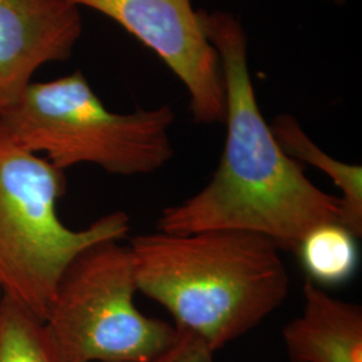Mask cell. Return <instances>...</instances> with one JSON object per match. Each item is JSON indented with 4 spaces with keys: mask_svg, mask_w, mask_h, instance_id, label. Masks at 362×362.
<instances>
[{
    "mask_svg": "<svg viewBox=\"0 0 362 362\" xmlns=\"http://www.w3.org/2000/svg\"><path fill=\"white\" fill-rule=\"evenodd\" d=\"M272 134L286 155L298 163L313 165L327 175L338 187L341 196L339 223L362 236V168L361 165L346 164L325 153L302 129L296 117L281 115L272 122Z\"/></svg>",
    "mask_w": 362,
    "mask_h": 362,
    "instance_id": "9",
    "label": "cell"
},
{
    "mask_svg": "<svg viewBox=\"0 0 362 362\" xmlns=\"http://www.w3.org/2000/svg\"><path fill=\"white\" fill-rule=\"evenodd\" d=\"M66 1L104 13L156 52L187 88L196 122H224L226 91L219 54L200 26L191 0Z\"/></svg>",
    "mask_w": 362,
    "mask_h": 362,
    "instance_id": "6",
    "label": "cell"
},
{
    "mask_svg": "<svg viewBox=\"0 0 362 362\" xmlns=\"http://www.w3.org/2000/svg\"><path fill=\"white\" fill-rule=\"evenodd\" d=\"M173 110L164 105L133 113L110 112L81 70L31 82L0 115L13 140L43 152L57 168L93 164L113 175H149L173 157L169 128Z\"/></svg>",
    "mask_w": 362,
    "mask_h": 362,
    "instance_id": "4",
    "label": "cell"
},
{
    "mask_svg": "<svg viewBox=\"0 0 362 362\" xmlns=\"http://www.w3.org/2000/svg\"><path fill=\"white\" fill-rule=\"evenodd\" d=\"M118 242L86 248L62 274L43 321L58 362H155L177 336L137 309L133 258Z\"/></svg>",
    "mask_w": 362,
    "mask_h": 362,
    "instance_id": "5",
    "label": "cell"
},
{
    "mask_svg": "<svg viewBox=\"0 0 362 362\" xmlns=\"http://www.w3.org/2000/svg\"><path fill=\"white\" fill-rule=\"evenodd\" d=\"M81 34L79 8L66 0H0V115L39 67L69 59Z\"/></svg>",
    "mask_w": 362,
    "mask_h": 362,
    "instance_id": "7",
    "label": "cell"
},
{
    "mask_svg": "<svg viewBox=\"0 0 362 362\" xmlns=\"http://www.w3.org/2000/svg\"><path fill=\"white\" fill-rule=\"evenodd\" d=\"M214 353L203 339L177 329L172 346L155 362H214Z\"/></svg>",
    "mask_w": 362,
    "mask_h": 362,
    "instance_id": "12",
    "label": "cell"
},
{
    "mask_svg": "<svg viewBox=\"0 0 362 362\" xmlns=\"http://www.w3.org/2000/svg\"><path fill=\"white\" fill-rule=\"evenodd\" d=\"M129 250L137 290L214 351L257 327L288 294L281 250L258 233L157 231L134 236Z\"/></svg>",
    "mask_w": 362,
    "mask_h": 362,
    "instance_id": "2",
    "label": "cell"
},
{
    "mask_svg": "<svg viewBox=\"0 0 362 362\" xmlns=\"http://www.w3.org/2000/svg\"><path fill=\"white\" fill-rule=\"evenodd\" d=\"M1 299H3V291H1V288H0V302H1Z\"/></svg>",
    "mask_w": 362,
    "mask_h": 362,
    "instance_id": "14",
    "label": "cell"
},
{
    "mask_svg": "<svg viewBox=\"0 0 362 362\" xmlns=\"http://www.w3.org/2000/svg\"><path fill=\"white\" fill-rule=\"evenodd\" d=\"M302 314L282 332L290 362H362L361 305L306 279Z\"/></svg>",
    "mask_w": 362,
    "mask_h": 362,
    "instance_id": "8",
    "label": "cell"
},
{
    "mask_svg": "<svg viewBox=\"0 0 362 362\" xmlns=\"http://www.w3.org/2000/svg\"><path fill=\"white\" fill-rule=\"evenodd\" d=\"M219 54L227 134L219 165L197 194L167 207L157 230L168 233L246 231L296 252L313 228L339 221V197L324 192L305 165L286 155L259 109L247 64V37L231 13L197 10Z\"/></svg>",
    "mask_w": 362,
    "mask_h": 362,
    "instance_id": "1",
    "label": "cell"
},
{
    "mask_svg": "<svg viewBox=\"0 0 362 362\" xmlns=\"http://www.w3.org/2000/svg\"><path fill=\"white\" fill-rule=\"evenodd\" d=\"M0 362H58L43 321L6 297L0 302Z\"/></svg>",
    "mask_w": 362,
    "mask_h": 362,
    "instance_id": "11",
    "label": "cell"
},
{
    "mask_svg": "<svg viewBox=\"0 0 362 362\" xmlns=\"http://www.w3.org/2000/svg\"><path fill=\"white\" fill-rule=\"evenodd\" d=\"M332 1H334L336 4H339V6H342V4H345L348 0H332Z\"/></svg>",
    "mask_w": 362,
    "mask_h": 362,
    "instance_id": "13",
    "label": "cell"
},
{
    "mask_svg": "<svg viewBox=\"0 0 362 362\" xmlns=\"http://www.w3.org/2000/svg\"><path fill=\"white\" fill-rule=\"evenodd\" d=\"M65 170L16 143L0 122V288L3 297L45 321L66 267L86 248L121 240L129 215L107 214L82 230L65 226L58 202Z\"/></svg>",
    "mask_w": 362,
    "mask_h": 362,
    "instance_id": "3",
    "label": "cell"
},
{
    "mask_svg": "<svg viewBox=\"0 0 362 362\" xmlns=\"http://www.w3.org/2000/svg\"><path fill=\"white\" fill-rule=\"evenodd\" d=\"M357 239L339 221L313 228L296 251L308 279L324 286L348 282L358 267Z\"/></svg>",
    "mask_w": 362,
    "mask_h": 362,
    "instance_id": "10",
    "label": "cell"
}]
</instances>
